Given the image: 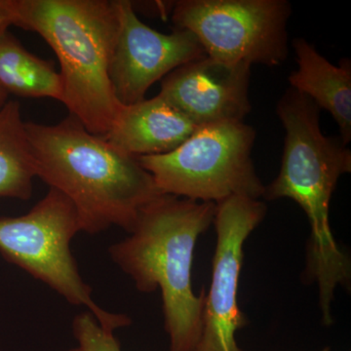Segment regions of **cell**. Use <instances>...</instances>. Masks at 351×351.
Segmentation results:
<instances>
[{"mask_svg": "<svg viewBox=\"0 0 351 351\" xmlns=\"http://www.w3.org/2000/svg\"><path fill=\"white\" fill-rule=\"evenodd\" d=\"M120 27L110 66L113 93L121 106L145 100L147 90L176 69L206 57L193 32L162 34L138 19L133 4L119 0Z\"/></svg>", "mask_w": 351, "mask_h": 351, "instance_id": "cell-9", "label": "cell"}, {"mask_svg": "<svg viewBox=\"0 0 351 351\" xmlns=\"http://www.w3.org/2000/svg\"><path fill=\"white\" fill-rule=\"evenodd\" d=\"M12 25V0H0V32Z\"/></svg>", "mask_w": 351, "mask_h": 351, "instance_id": "cell-16", "label": "cell"}, {"mask_svg": "<svg viewBox=\"0 0 351 351\" xmlns=\"http://www.w3.org/2000/svg\"><path fill=\"white\" fill-rule=\"evenodd\" d=\"M36 177L20 104L8 101L0 110V197L29 200Z\"/></svg>", "mask_w": 351, "mask_h": 351, "instance_id": "cell-14", "label": "cell"}, {"mask_svg": "<svg viewBox=\"0 0 351 351\" xmlns=\"http://www.w3.org/2000/svg\"><path fill=\"white\" fill-rule=\"evenodd\" d=\"M73 332L77 346L66 351H122L113 332L104 330L90 311L75 316Z\"/></svg>", "mask_w": 351, "mask_h": 351, "instance_id": "cell-15", "label": "cell"}, {"mask_svg": "<svg viewBox=\"0 0 351 351\" xmlns=\"http://www.w3.org/2000/svg\"><path fill=\"white\" fill-rule=\"evenodd\" d=\"M321 110L311 99L290 88L276 106L285 131L280 172L263 197L289 198L301 206L311 232L330 228L329 210L339 178L350 173L351 152L341 137L325 136Z\"/></svg>", "mask_w": 351, "mask_h": 351, "instance_id": "cell-6", "label": "cell"}, {"mask_svg": "<svg viewBox=\"0 0 351 351\" xmlns=\"http://www.w3.org/2000/svg\"><path fill=\"white\" fill-rule=\"evenodd\" d=\"M287 0H180L172 21L198 39L208 57L278 66L289 55Z\"/></svg>", "mask_w": 351, "mask_h": 351, "instance_id": "cell-7", "label": "cell"}, {"mask_svg": "<svg viewBox=\"0 0 351 351\" xmlns=\"http://www.w3.org/2000/svg\"><path fill=\"white\" fill-rule=\"evenodd\" d=\"M216 209L212 202L159 195L141 212L130 235L108 249L140 292L160 290L169 351H193L199 339L206 293L193 292V254Z\"/></svg>", "mask_w": 351, "mask_h": 351, "instance_id": "cell-2", "label": "cell"}, {"mask_svg": "<svg viewBox=\"0 0 351 351\" xmlns=\"http://www.w3.org/2000/svg\"><path fill=\"white\" fill-rule=\"evenodd\" d=\"M323 351H328L327 350H323Z\"/></svg>", "mask_w": 351, "mask_h": 351, "instance_id": "cell-18", "label": "cell"}, {"mask_svg": "<svg viewBox=\"0 0 351 351\" xmlns=\"http://www.w3.org/2000/svg\"><path fill=\"white\" fill-rule=\"evenodd\" d=\"M25 130L36 177L71 201L82 232L117 226L130 233L141 212L162 195L138 158L90 133L73 115L56 125L25 122Z\"/></svg>", "mask_w": 351, "mask_h": 351, "instance_id": "cell-1", "label": "cell"}, {"mask_svg": "<svg viewBox=\"0 0 351 351\" xmlns=\"http://www.w3.org/2000/svg\"><path fill=\"white\" fill-rule=\"evenodd\" d=\"M298 69L289 76L291 88L324 108L339 127L346 145L351 141V61L343 59L339 66L330 63L306 39L293 41Z\"/></svg>", "mask_w": 351, "mask_h": 351, "instance_id": "cell-12", "label": "cell"}, {"mask_svg": "<svg viewBox=\"0 0 351 351\" xmlns=\"http://www.w3.org/2000/svg\"><path fill=\"white\" fill-rule=\"evenodd\" d=\"M0 87L23 98L63 99L54 64L32 54L8 31L0 32Z\"/></svg>", "mask_w": 351, "mask_h": 351, "instance_id": "cell-13", "label": "cell"}, {"mask_svg": "<svg viewBox=\"0 0 351 351\" xmlns=\"http://www.w3.org/2000/svg\"><path fill=\"white\" fill-rule=\"evenodd\" d=\"M80 232L77 212L71 201L50 189L29 213L0 218V254L69 304L87 307L106 331L130 326L129 316L108 313L92 298V289L80 276L71 251V240Z\"/></svg>", "mask_w": 351, "mask_h": 351, "instance_id": "cell-5", "label": "cell"}, {"mask_svg": "<svg viewBox=\"0 0 351 351\" xmlns=\"http://www.w3.org/2000/svg\"><path fill=\"white\" fill-rule=\"evenodd\" d=\"M197 127L158 94L121 106L103 137L124 154L138 158L174 151Z\"/></svg>", "mask_w": 351, "mask_h": 351, "instance_id": "cell-11", "label": "cell"}, {"mask_svg": "<svg viewBox=\"0 0 351 351\" xmlns=\"http://www.w3.org/2000/svg\"><path fill=\"white\" fill-rule=\"evenodd\" d=\"M12 25L36 32L59 59L62 103L90 133L105 136L121 105L110 66L119 0H12Z\"/></svg>", "mask_w": 351, "mask_h": 351, "instance_id": "cell-3", "label": "cell"}, {"mask_svg": "<svg viewBox=\"0 0 351 351\" xmlns=\"http://www.w3.org/2000/svg\"><path fill=\"white\" fill-rule=\"evenodd\" d=\"M217 205L213 223L217 245L209 291L205 294L202 327L193 351H242L235 334L246 325L239 306L243 246L265 218L260 199L232 196Z\"/></svg>", "mask_w": 351, "mask_h": 351, "instance_id": "cell-8", "label": "cell"}, {"mask_svg": "<svg viewBox=\"0 0 351 351\" xmlns=\"http://www.w3.org/2000/svg\"><path fill=\"white\" fill-rule=\"evenodd\" d=\"M255 140L244 121L209 124L174 151L138 160L162 195L215 204L232 196L260 199L265 186L252 159Z\"/></svg>", "mask_w": 351, "mask_h": 351, "instance_id": "cell-4", "label": "cell"}, {"mask_svg": "<svg viewBox=\"0 0 351 351\" xmlns=\"http://www.w3.org/2000/svg\"><path fill=\"white\" fill-rule=\"evenodd\" d=\"M251 66L203 57L176 69L160 95L196 126L244 121L251 112Z\"/></svg>", "mask_w": 351, "mask_h": 351, "instance_id": "cell-10", "label": "cell"}, {"mask_svg": "<svg viewBox=\"0 0 351 351\" xmlns=\"http://www.w3.org/2000/svg\"><path fill=\"white\" fill-rule=\"evenodd\" d=\"M8 96L9 95L0 87V110L6 105L7 101H8Z\"/></svg>", "mask_w": 351, "mask_h": 351, "instance_id": "cell-17", "label": "cell"}]
</instances>
